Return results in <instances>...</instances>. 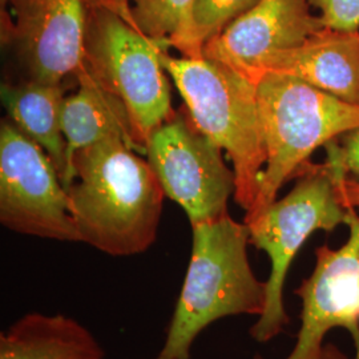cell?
<instances>
[{
  "mask_svg": "<svg viewBox=\"0 0 359 359\" xmlns=\"http://www.w3.org/2000/svg\"><path fill=\"white\" fill-rule=\"evenodd\" d=\"M0 359H105V351L75 318L32 311L0 334Z\"/></svg>",
  "mask_w": 359,
  "mask_h": 359,
  "instance_id": "cell-14",
  "label": "cell"
},
{
  "mask_svg": "<svg viewBox=\"0 0 359 359\" xmlns=\"http://www.w3.org/2000/svg\"><path fill=\"white\" fill-rule=\"evenodd\" d=\"M321 11L323 25L345 32L359 31V0H308Z\"/></svg>",
  "mask_w": 359,
  "mask_h": 359,
  "instance_id": "cell-18",
  "label": "cell"
},
{
  "mask_svg": "<svg viewBox=\"0 0 359 359\" xmlns=\"http://www.w3.org/2000/svg\"><path fill=\"white\" fill-rule=\"evenodd\" d=\"M337 173V189L341 204L345 208H359V182L347 177V170L338 154L327 156Z\"/></svg>",
  "mask_w": 359,
  "mask_h": 359,
  "instance_id": "cell-19",
  "label": "cell"
},
{
  "mask_svg": "<svg viewBox=\"0 0 359 359\" xmlns=\"http://www.w3.org/2000/svg\"><path fill=\"white\" fill-rule=\"evenodd\" d=\"M294 188L255 216L245 217L249 241L270 259L266 304L250 329L257 342H268L286 327L283 287L289 268L301 246L317 231H332L345 224L347 208L341 204L333 164H305Z\"/></svg>",
  "mask_w": 359,
  "mask_h": 359,
  "instance_id": "cell-5",
  "label": "cell"
},
{
  "mask_svg": "<svg viewBox=\"0 0 359 359\" xmlns=\"http://www.w3.org/2000/svg\"><path fill=\"white\" fill-rule=\"evenodd\" d=\"M259 0H196L193 7L194 44L203 56L209 40L218 36L238 16L253 8Z\"/></svg>",
  "mask_w": 359,
  "mask_h": 359,
  "instance_id": "cell-17",
  "label": "cell"
},
{
  "mask_svg": "<svg viewBox=\"0 0 359 359\" xmlns=\"http://www.w3.org/2000/svg\"><path fill=\"white\" fill-rule=\"evenodd\" d=\"M121 140L77 152L65 185L79 241L108 256L142 255L156 243L165 193L148 160Z\"/></svg>",
  "mask_w": 359,
  "mask_h": 359,
  "instance_id": "cell-1",
  "label": "cell"
},
{
  "mask_svg": "<svg viewBox=\"0 0 359 359\" xmlns=\"http://www.w3.org/2000/svg\"><path fill=\"white\" fill-rule=\"evenodd\" d=\"M65 99L62 84L32 80L1 84V102L10 120L44 149L62 180L67 170V144L62 129Z\"/></svg>",
  "mask_w": 359,
  "mask_h": 359,
  "instance_id": "cell-15",
  "label": "cell"
},
{
  "mask_svg": "<svg viewBox=\"0 0 359 359\" xmlns=\"http://www.w3.org/2000/svg\"><path fill=\"white\" fill-rule=\"evenodd\" d=\"M345 224L350 229L346 244L337 250L327 245L318 248L311 276L295 290L302 301L301 327L292 353L285 359H321L323 339L337 327L350 333L355 359H359V216L355 208H347Z\"/></svg>",
  "mask_w": 359,
  "mask_h": 359,
  "instance_id": "cell-10",
  "label": "cell"
},
{
  "mask_svg": "<svg viewBox=\"0 0 359 359\" xmlns=\"http://www.w3.org/2000/svg\"><path fill=\"white\" fill-rule=\"evenodd\" d=\"M0 222L19 234L80 243L56 168L11 120L0 127Z\"/></svg>",
  "mask_w": 359,
  "mask_h": 359,
  "instance_id": "cell-8",
  "label": "cell"
},
{
  "mask_svg": "<svg viewBox=\"0 0 359 359\" xmlns=\"http://www.w3.org/2000/svg\"><path fill=\"white\" fill-rule=\"evenodd\" d=\"M95 3H104L115 7L117 10L128 8V0H86V4H95Z\"/></svg>",
  "mask_w": 359,
  "mask_h": 359,
  "instance_id": "cell-22",
  "label": "cell"
},
{
  "mask_svg": "<svg viewBox=\"0 0 359 359\" xmlns=\"http://www.w3.org/2000/svg\"><path fill=\"white\" fill-rule=\"evenodd\" d=\"M256 87L266 163L256 201L245 217L276 201L283 184L298 175L317 148L359 129L358 104L344 102L297 77L265 74Z\"/></svg>",
  "mask_w": 359,
  "mask_h": 359,
  "instance_id": "cell-4",
  "label": "cell"
},
{
  "mask_svg": "<svg viewBox=\"0 0 359 359\" xmlns=\"http://www.w3.org/2000/svg\"><path fill=\"white\" fill-rule=\"evenodd\" d=\"M1 43L25 80L62 84L84 63L86 0H3Z\"/></svg>",
  "mask_w": 359,
  "mask_h": 359,
  "instance_id": "cell-9",
  "label": "cell"
},
{
  "mask_svg": "<svg viewBox=\"0 0 359 359\" xmlns=\"http://www.w3.org/2000/svg\"><path fill=\"white\" fill-rule=\"evenodd\" d=\"M265 74L297 77L344 102L359 105V31L323 27L299 47L274 55L261 76Z\"/></svg>",
  "mask_w": 359,
  "mask_h": 359,
  "instance_id": "cell-12",
  "label": "cell"
},
{
  "mask_svg": "<svg viewBox=\"0 0 359 359\" xmlns=\"http://www.w3.org/2000/svg\"><path fill=\"white\" fill-rule=\"evenodd\" d=\"M192 256L168 326L165 342L154 359H191L197 337L213 322L234 316H261L266 283L249 262V231L231 215L193 225Z\"/></svg>",
  "mask_w": 359,
  "mask_h": 359,
  "instance_id": "cell-2",
  "label": "cell"
},
{
  "mask_svg": "<svg viewBox=\"0 0 359 359\" xmlns=\"http://www.w3.org/2000/svg\"><path fill=\"white\" fill-rule=\"evenodd\" d=\"M308 0H259L218 36L203 56L228 65L257 84L262 69L280 52L294 50L325 26L309 10Z\"/></svg>",
  "mask_w": 359,
  "mask_h": 359,
  "instance_id": "cell-11",
  "label": "cell"
},
{
  "mask_svg": "<svg viewBox=\"0 0 359 359\" xmlns=\"http://www.w3.org/2000/svg\"><path fill=\"white\" fill-rule=\"evenodd\" d=\"M86 6L83 67L126 104L136 133L147 147L154 129L175 114L167 71L160 57L167 50L130 22L128 10L104 3Z\"/></svg>",
  "mask_w": 359,
  "mask_h": 359,
  "instance_id": "cell-6",
  "label": "cell"
},
{
  "mask_svg": "<svg viewBox=\"0 0 359 359\" xmlns=\"http://www.w3.org/2000/svg\"><path fill=\"white\" fill-rule=\"evenodd\" d=\"M145 148L165 196L184 209L192 226L229 215L234 172L191 116L175 112L151 133Z\"/></svg>",
  "mask_w": 359,
  "mask_h": 359,
  "instance_id": "cell-7",
  "label": "cell"
},
{
  "mask_svg": "<svg viewBox=\"0 0 359 359\" xmlns=\"http://www.w3.org/2000/svg\"><path fill=\"white\" fill-rule=\"evenodd\" d=\"M321 359H347L346 355L338 348L334 346L332 344L325 345L323 350H322Z\"/></svg>",
  "mask_w": 359,
  "mask_h": 359,
  "instance_id": "cell-21",
  "label": "cell"
},
{
  "mask_svg": "<svg viewBox=\"0 0 359 359\" xmlns=\"http://www.w3.org/2000/svg\"><path fill=\"white\" fill-rule=\"evenodd\" d=\"M1 1H3V0H0V3H1Z\"/></svg>",
  "mask_w": 359,
  "mask_h": 359,
  "instance_id": "cell-23",
  "label": "cell"
},
{
  "mask_svg": "<svg viewBox=\"0 0 359 359\" xmlns=\"http://www.w3.org/2000/svg\"><path fill=\"white\" fill-rule=\"evenodd\" d=\"M75 77L79 88L65 97L62 111V129L67 144V170L62 180L65 188L75 154L93 144L121 140L137 154H147L123 100L107 90L84 67Z\"/></svg>",
  "mask_w": 359,
  "mask_h": 359,
  "instance_id": "cell-13",
  "label": "cell"
},
{
  "mask_svg": "<svg viewBox=\"0 0 359 359\" xmlns=\"http://www.w3.org/2000/svg\"><path fill=\"white\" fill-rule=\"evenodd\" d=\"M339 151L347 173L359 177V129L345 133Z\"/></svg>",
  "mask_w": 359,
  "mask_h": 359,
  "instance_id": "cell-20",
  "label": "cell"
},
{
  "mask_svg": "<svg viewBox=\"0 0 359 359\" xmlns=\"http://www.w3.org/2000/svg\"><path fill=\"white\" fill-rule=\"evenodd\" d=\"M160 57L194 126L229 154L236 176L234 200L248 212L256 201L266 163L256 84L204 56L176 59L161 51Z\"/></svg>",
  "mask_w": 359,
  "mask_h": 359,
  "instance_id": "cell-3",
  "label": "cell"
},
{
  "mask_svg": "<svg viewBox=\"0 0 359 359\" xmlns=\"http://www.w3.org/2000/svg\"><path fill=\"white\" fill-rule=\"evenodd\" d=\"M196 0H128L127 16L163 50L177 48L184 57H201L194 44Z\"/></svg>",
  "mask_w": 359,
  "mask_h": 359,
  "instance_id": "cell-16",
  "label": "cell"
}]
</instances>
